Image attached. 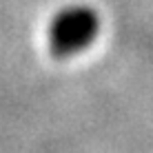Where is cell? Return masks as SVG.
Returning <instances> with one entry per match:
<instances>
[{"mask_svg": "<svg viewBox=\"0 0 153 153\" xmlns=\"http://www.w3.org/2000/svg\"><path fill=\"white\" fill-rule=\"evenodd\" d=\"M98 33L100 13L91 4H67L49 22V49L56 58H71L87 49Z\"/></svg>", "mask_w": 153, "mask_h": 153, "instance_id": "cell-1", "label": "cell"}]
</instances>
